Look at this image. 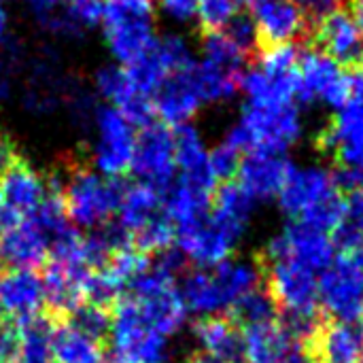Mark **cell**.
Listing matches in <instances>:
<instances>
[{"label": "cell", "instance_id": "obj_33", "mask_svg": "<svg viewBox=\"0 0 363 363\" xmlns=\"http://www.w3.org/2000/svg\"><path fill=\"white\" fill-rule=\"evenodd\" d=\"M123 291H125L123 285L115 277H111L106 270L89 272L81 285V296L85 304H91L111 313L117 306V302L123 298Z\"/></svg>", "mask_w": 363, "mask_h": 363}, {"label": "cell", "instance_id": "obj_47", "mask_svg": "<svg viewBox=\"0 0 363 363\" xmlns=\"http://www.w3.org/2000/svg\"><path fill=\"white\" fill-rule=\"evenodd\" d=\"M234 2L238 4V9L242 6V9H245L247 13H253V11H255V9H257L259 4H264L266 0H234Z\"/></svg>", "mask_w": 363, "mask_h": 363}, {"label": "cell", "instance_id": "obj_44", "mask_svg": "<svg viewBox=\"0 0 363 363\" xmlns=\"http://www.w3.org/2000/svg\"><path fill=\"white\" fill-rule=\"evenodd\" d=\"M349 6V15L355 19V23L359 26V30L363 32V0H345Z\"/></svg>", "mask_w": 363, "mask_h": 363}, {"label": "cell", "instance_id": "obj_12", "mask_svg": "<svg viewBox=\"0 0 363 363\" xmlns=\"http://www.w3.org/2000/svg\"><path fill=\"white\" fill-rule=\"evenodd\" d=\"M253 13L257 51L277 45H289L296 38H308L311 26L291 0H266Z\"/></svg>", "mask_w": 363, "mask_h": 363}, {"label": "cell", "instance_id": "obj_31", "mask_svg": "<svg viewBox=\"0 0 363 363\" xmlns=\"http://www.w3.org/2000/svg\"><path fill=\"white\" fill-rule=\"evenodd\" d=\"M332 242L342 255H351L363 245V187L345 191V211L332 232Z\"/></svg>", "mask_w": 363, "mask_h": 363}, {"label": "cell", "instance_id": "obj_28", "mask_svg": "<svg viewBox=\"0 0 363 363\" xmlns=\"http://www.w3.org/2000/svg\"><path fill=\"white\" fill-rule=\"evenodd\" d=\"M225 315L240 328H255L266 323H277L279 319V304L274 302L272 294L266 289V283L257 289H251L242 294L228 311Z\"/></svg>", "mask_w": 363, "mask_h": 363}, {"label": "cell", "instance_id": "obj_49", "mask_svg": "<svg viewBox=\"0 0 363 363\" xmlns=\"http://www.w3.org/2000/svg\"><path fill=\"white\" fill-rule=\"evenodd\" d=\"M185 363H213L202 351H196V353H189L187 357H185Z\"/></svg>", "mask_w": 363, "mask_h": 363}, {"label": "cell", "instance_id": "obj_42", "mask_svg": "<svg viewBox=\"0 0 363 363\" xmlns=\"http://www.w3.org/2000/svg\"><path fill=\"white\" fill-rule=\"evenodd\" d=\"M334 174H336V181H338V185H340L342 191L363 187V155L362 160H359V164L353 170H349V172H338L336 170Z\"/></svg>", "mask_w": 363, "mask_h": 363}, {"label": "cell", "instance_id": "obj_37", "mask_svg": "<svg viewBox=\"0 0 363 363\" xmlns=\"http://www.w3.org/2000/svg\"><path fill=\"white\" fill-rule=\"evenodd\" d=\"M240 151L230 143H221L213 151H208V168L217 183H228L238 174L240 168Z\"/></svg>", "mask_w": 363, "mask_h": 363}, {"label": "cell", "instance_id": "obj_24", "mask_svg": "<svg viewBox=\"0 0 363 363\" xmlns=\"http://www.w3.org/2000/svg\"><path fill=\"white\" fill-rule=\"evenodd\" d=\"M164 211V198L157 189H153L151 185L145 183H128L117 208L119 215V225L130 234V238L140 232L145 225H149L151 221H155L157 217H162Z\"/></svg>", "mask_w": 363, "mask_h": 363}, {"label": "cell", "instance_id": "obj_48", "mask_svg": "<svg viewBox=\"0 0 363 363\" xmlns=\"http://www.w3.org/2000/svg\"><path fill=\"white\" fill-rule=\"evenodd\" d=\"M9 77H6V70H4V66H0V98H4L6 94H9Z\"/></svg>", "mask_w": 363, "mask_h": 363}, {"label": "cell", "instance_id": "obj_7", "mask_svg": "<svg viewBox=\"0 0 363 363\" xmlns=\"http://www.w3.org/2000/svg\"><path fill=\"white\" fill-rule=\"evenodd\" d=\"M315 147L338 172L353 170L363 155V100H351L317 134Z\"/></svg>", "mask_w": 363, "mask_h": 363}, {"label": "cell", "instance_id": "obj_32", "mask_svg": "<svg viewBox=\"0 0 363 363\" xmlns=\"http://www.w3.org/2000/svg\"><path fill=\"white\" fill-rule=\"evenodd\" d=\"M66 325L77 330L81 336L89 338L96 342L102 351L111 345V334H113V313L85 304L81 302L74 311H70L64 319Z\"/></svg>", "mask_w": 363, "mask_h": 363}, {"label": "cell", "instance_id": "obj_13", "mask_svg": "<svg viewBox=\"0 0 363 363\" xmlns=\"http://www.w3.org/2000/svg\"><path fill=\"white\" fill-rule=\"evenodd\" d=\"M294 164L283 153L272 151H249L240 160L238 168V185L257 202L277 198L281 187L285 185Z\"/></svg>", "mask_w": 363, "mask_h": 363}, {"label": "cell", "instance_id": "obj_46", "mask_svg": "<svg viewBox=\"0 0 363 363\" xmlns=\"http://www.w3.org/2000/svg\"><path fill=\"white\" fill-rule=\"evenodd\" d=\"M349 259H351V264L355 266V270L359 272V277H362L363 281V245L357 249V251H353L351 255H347Z\"/></svg>", "mask_w": 363, "mask_h": 363}, {"label": "cell", "instance_id": "obj_21", "mask_svg": "<svg viewBox=\"0 0 363 363\" xmlns=\"http://www.w3.org/2000/svg\"><path fill=\"white\" fill-rule=\"evenodd\" d=\"M281 236H283L287 255H291L294 259H298L313 272H325L336 259V247L330 234L313 230L300 221L289 223L281 232Z\"/></svg>", "mask_w": 363, "mask_h": 363}, {"label": "cell", "instance_id": "obj_1", "mask_svg": "<svg viewBox=\"0 0 363 363\" xmlns=\"http://www.w3.org/2000/svg\"><path fill=\"white\" fill-rule=\"evenodd\" d=\"M128 181L121 177H102L87 168H72L66 181L51 179V189L64 200L68 219L74 228L96 230L117 213Z\"/></svg>", "mask_w": 363, "mask_h": 363}, {"label": "cell", "instance_id": "obj_43", "mask_svg": "<svg viewBox=\"0 0 363 363\" xmlns=\"http://www.w3.org/2000/svg\"><path fill=\"white\" fill-rule=\"evenodd\" d=\"M19 155L15 153V145L11 140V136L0 128V172H4Z\"/></svg>", "mask_w": 363, "mask_h": 363}, {"label": "cell", "instance_id": "obj_3", "mask_svg": "<svg viewBox=\"0 0 363 363\" xmlns=\"http://www.w3.org/2000/svg\"><path fill=\"white\" fill-rule=\"evenodd\" d=\"M100 21L106 45L119 66L136 62L157 38L151 0H104Z\"/></svg>", "mask_w": 363, "mask_h": 363}, {"label": "cell", "instance_id": "obj_17", "mask_svg": "<svg viewBox=\"0 0 363 363\" xmlns=\"http://www.w3.org/2000/svg\"><path fill=\"white\" fill-rule=\"evenodd\" d=\"M194 334L213 363H247L242 330L225 313L196 321Z\"/></svg>", "mask_w": 363, "mask_h": 363}, {"label": "cell", "instance_id": "obj_30", "mask_svg": "<svg viewBox=\"0 0 363 363\" xmlns=\"http://www.w3.org/2000/svg\"><path fill=\"white\" fill-rule=\"evenodd\" d=\"M51 353L57 363H100L102 349L81 336L66 323H55L51 330Z\"/></svg>", "mask_w": 363, "mask_h": 363}, {"label": "cell", "instance_id": "obj_14", "mask_svg": "<svg viewBox=\"0 0 363 363\" xmlns=\"http://www.w3.org/2000/svg\"><path fill=\"white\" fill-rule=\"evenodd\" d=\"M338 187L340 185L336 181V174L321 166H306V168L294 166V170L289 172L277 198H279L281 211L296 221L300 219L304 211H308L323 196H328L330 191Z\"/></svg>", "mask_w": 363, "mask_h": 363}, {"label": "cell", "instance_id": "obj_41", "mask_svg": "<svg viewBox=\"0 0 363 363\" xmlns=\"http://www.w3.org/2000/svg\"><path fill=\"white\" fill-rule=\"evenodd\" d=\"M157 4L166 17L179 23H185L191 17H196V9H198V0H157Z\"/></svg>", "mask_w": 363, "mask_h": 363}, {"label": "cell", "instance_id": "obj_23", "mask_svg": "<svg viewBox=\"0 0 363 363\" xmlns=\"http://www.w3.org/2000/svg\"><path fill=\"white\" fill-rule=\"evenodd\" d=\"M253 211H255V200L236 181L221 183V187L215 189V194H213L211 217L236 242L245 234V230L253 217Z\"/></svg>", "mask_w": 363, "mask_h": 363}, {"label": "cell", "instance_id": "obj_38", "mask_svg": "<svg viewBox=\"0 0 363 363\" xmlns=\"http://www.w3.org/2000/svg\"><path fill=\"white\" fill-rule=\"evenodd\" d=\"M223 34L245 53L251 55L257 51V34H255V23L251 13H236L234 19L223 28Z\"/></svg>", "mask_w": 363, "mask_h": 363}, {"label": "cell", "instance_id": "obj_6", "mask_svg": "<svg viewBox=\"0 0 363 363\" xmlns=\"http://www.w3.org/2000/svg\"><path fill=\"white\" fill-rule=\"evenodd\" d=\"M96 143L94 166L102 177H121L130 170L136 128L115 106H98L94 113Z\"/></svg>", "mask_w": 363, "mask_h": 363}, {"label": "cell", "instance_id": "obj_2", "mask_svg": "<svg viewBox=\"0 0 363 363\" xmlns=\"http://www.w3.org/2000/svg\"><path fill=\"white\" fill-rule=\"evenodd\" d=\"M302 136V119L298 104L285 106H251L245 104L238 123L228 132L225 143L240 153L272 151L285 153Z\"/></svg>", "mask_w": 363, "mask_h": 363}, {"label": "cell", "instance_id": "obj_51", "mask_svg": "<svg viewBox=\"0 0 363 363\" xmlns=\"http://www.w3.org/2000/svg\"><path fill=\"white\" fill-rule=\"evenodd\" d=\"M357 363H363V353H362V357H359V362H357Z\"/></svg>", "mask_w": 363, "mask_h": 363}, {"label": "cell", "instance_id": "obj_50", "mask_svg": "<svg viewBox=\"0 0 363 363\" xmlns=\"http://www.w3.org/2000/svg\"><path fill=\"white\" fill-rule=\"evenodd\" d=\"M4 30H6V11H4V6L0 2V36L4 34Z\"/></svg>", "mask_w": 363, "mask_h": 363}, {"label": "cell", "instance_id": "obj_4", "mask_svg": "<svg viewBox=\"0 0 363 363\" xmlns=\"http://www.w3.org/2000/svg\"><path fill=\"white\" fill-rule=\"evenodd\" d=\"M106 349L123 363L164 362V336L143 319L136 300L125 294L113 308V334Z\"/></svg>", "mask_w": 363, "mask_h": 363}, {"label": "cell", "instance_id": "obj_8", "mask_svg": "<svg viewBox=\"0 0 363 363\" xmlns=\"http://www.w3.org/2000/svg\"><path fill=\"white\" fill-rule=\"evenodd\" d=\"M319 306L332 321L359 323L363 313V281L347 255L321 272Z\"/></svg>", "mask_w": 363, "mask_h": 363}, {"label": "cell", "instance_id": "obj_45", "mask_svg": "<svg viewBox=\"0 0 363 363\" xmlns=\"http://www.w3.org/2000/svg\"><path fill=\"white\" fill-rule=\"evenodd\" d=\"M28 2L34 6V11H36V13L47 15V13H51V11L55 9V4H57L60 0H28Z\"/></svg>", "mask_w": 363, "mask_h": 363}, {"label": "cell", "instance_id": "obj_34", "mask_svg": "<svg viewBox=\"0 0 363 363\" xmlns=\"http://www.w3.org/2000/svg\"><path fill=\"white\" fill-rule=\"evenodd\" d=\"M202 51L204 60L219 64L230 70L245 72V62L249 55H245L223 32H213V34H202Z\"/></svg>", "mask_w": 363, "mask_h": 363}, {"label": "cell", "instance_id": "obj_15", "mask_svg": "<svg viewBox=\"0 0 363 363\" xmlns=\"http://www.w3.org/2000/svg\"><path fill=\"white\" fill-rule=\"evenodd\" d=\"M49 259V242L30 217L0 234V270H36Z\"/></svg>", "mask_w": 363, "mask_h": 363}, {"label": "cell", "instance_id": "obj_39", "mask_svg": "<svg viewBox=\"0 0 363 363\" xmlns=\"http://www.w3.org/2000/svg\"><path fill=\"white\" fill-rule=\"evenodd\" d=\"M102 6H104V0H68L66 11L83 30H87L100 21Z\"/></svg>", "mask_w": 363, "mask_h": 363}, {"label": "cell", "instance_id": "obj_9", "mask_svg": "<svg viewBox=\"0 0 363 363\" xmlns=\"http://www.w3.org/2000/svg\"><path fill=\"white\" fill-rule=\"evenodd\" d=\"M306 43L349 70L363 66V32L347 11H332L308 32Z\"/></svg>", "mask_w": 363, "mask_h": 363}, {"label": "cell", "instance_id": "obj_40", "mask_svg": "<svg viewBox=\"0 0 363 363\" xmlns=\"http://www.w3.org/2000/svg\"><path fill=\"white\" fill-rule=\"evenodd\" d=\"M291 2L300 9V13L306 17L308 26L313 28L325 15H330L332 11H336L342 0H291Z\"/></svg>", "mask_w": 363, "mask_h": 363}, {"label": "cell", "instance_id": "obj_29", "mask_svg": "<svg viewBox=\"0 0 363 363\" xmlns=\"http://www.w3.org/2000/svg\"><path fill=\"white\" fill-rule=\"evenodd\" d=\"M19 325V355L15 363H53L51 353V330L53 323L40 311L28 319L17 321Z\"/></svg>", "mask_w": 363, "mask_h": 363}, {"label": "cell", "instance_id": "obj_19", "mask_svg": "<svg viewBox=\"0 0 363 363\" xmlns=\"http://www.w3.org/2000/svg\"><path fill=\"white\" fill-rule=\"evenodd\" d=\"M47 196L45 181L28 166L23 157H17L4 172H0V202L30 217Z\"/></svg>", "mask_w": 363, "mask_h": 363}, {"label": "cell", "instance_id": "obj_18", "mask_svg": "<svg viewBox=\"0 0 363 363\" xmlns=\"http://www.w3.org/2000/svg\"><path fill=\"white\" fill-rule=\"evenodd\" d=\"M172 136H174V162H177V170H181L177 177L198 189L213 194L217 181L208 168V151L204 147L198 128L185 123L174 128Z\"/></svg>", "mask_w": 363, "mask_h": 363}, {"label": "cell", "instance_id": "obj_52", "mask_svg": "<svg viewBox=\"0 0 363 363\" xmlns=\"http://www.w3.org/2000/svg\"><path fill=\"white\" fill-rule=\"evenodd\" d=\"M0 363H4V362H0Z\"/></svg>", "mask_w": 363, "mask_h": 363}, {"label": "cell", "instance_id": "obj_22", "mask_svg": "<svg viewBox=\"0 0 363 363\" xmlns=\"http://www.w3.org/2000/svg\"><path fill=\"white\" fill-rule=\"evenodd\" d=\"M340 66L330 60L319 49L311 47L304 53L298 55V68H296V102L300 104H313L315 100H321L323 91L340 77Z\"/></svg>", "mask_w": 363, "mask_h": 363}, {"label": "cell", "instance_id": "obj_26", "mask_svg": "<svg viewBox=\"0 0 363 363\" xmlns=\"http://www.w3.org/2000/svg\"><path fill=\"white\" fill-rule=\"evenodd\" d=\"M134 300L138 304V311H140L143 319L157 334H162L164 338L179 332V328L185 323L187 308L183 304V298L179 294L177 285L168 287V289H162L157 294L145 296V298H134Z\"/></svg>", "mask_w": 363, "mask_h": 363}, {"label": "cell", "instance_id": "obj_16", "mask_svg": "<svg viewBox=\"0 0 363 363\" xmlns=\"http://www.w3.org/2000/svg\"><path fill=\"white\" fill-rule=\"evenodd\" d=\"M43 281L34 270H0V315L15 323L43 311Z\"/></svg>", "mask_w": 363, "mask_h": 363}, {"label": "cell", "instance_id": "obj_11", "mask_svg": "<svg viewBox=\"0 0 363 363\" xmlns=\"http://www.w3.org/2000/svg\"><path fill=\"white\" fill-rule=\"evenodd\" d=\"M174 240L189 264L198 268H213L221 264L236 245V240L213 221L211 213L196 223L174 228Z\"/></svg>", "mask_w": 363, "mask_h": 363}, {"label": "cell", "instance_id": "obj_20", "mask_svg": "<svg viewBox=\"0 0 363 363\" xmlns=\"http://www.w3.org/2000/svg\"><path fill=\"white\" fill-rule=\"evenodd\" d=\"M306 347L317 363H357L363 353V332L355 323L328 319Z\"/></svg>", "mask_w": 363, "mask_h": 363}, {"label": "cell", "instance_id": "obj_35", "mask_svg": "<svg viewBox=\"0 0 363 363\" xmlns=\"http://www.w3.org/2000/svg\"><path fill=\"white\" fill-rule=\"evenodd\" d=\"M238 13V4L234 0H198L196 17L202 34L223 32V28Z\"/></svg>", "mask_w": 363, "mask_h": 363}, {"label": "cell", "instance_id": "obj_27", "mask_svg": "<svg viewBox=\"0 0 363 363\" xmlns=\"http://www.w3.org/2000/svg\"><path fill=\"white\" fill-rule=\"evenodd\" d=\"M245 336V359L247 363H283L294 340L279 323H266L242 330Z\"/></svg>", "mask_w": 363, "mask_h": 363}, {"label": "cell", "instance_id": "obj_25", "mask_svg": "<svg viewBox=\"0 0 363 363\" xmlns=\"http://www.w3.org/2000/svg\"><path fill=\"white\" fill-rule=\"evenodd\" d=\"M240 89L251 106H285L296 104V74L270 77L257 66L249 68L240 77Z\"/></svg>", "mask_w": 363, "mask_h": 363}, {"label": "cell", "instance_id": "obj_10", "mask_svg": "<svg viewBox=\"0 0 363 363\" xmlns=\"http://www.w3.org/2000/svg\"><path fill=\"white\" fill-rule=\"evenodd\" d=\"M194 66H196V60L189 66L168 74L151 98L155 115L168 128L170 125L179 128V125L189 123L196 117V113L204 106Z\"/></svg>", "mask_w": 363, "mask_h": 363}, {"label": "cell", "instance_id": "obj_5", "mask_svg": "<svg viewBox=\"0 0 363 363\" xmlns=\"http://www.w3.org/2000/svg\"><path fill=\"white\" fill-rule=\"evenodd\" d=\"M130 172L138 183L151 185L162 196L177 179L174 136L172 130L160 121H151L136 132Z\"/></svg>", "mask_w": 363, "mask_h": 363}, {"label": "cell", "instance_id": "obj_36", "mask_svg": "<svg viewBox=\"0 0 363 363\" xmlns=\"http://www.w3.org/2000/svg\"><path fill=\"white\" fill-rule=\"evenodd\" d=\"M298 47L296 45H277L257 51V68L270 77H291L298 68Z\"/></svg>", "mask_w": 363, "mask_h": 363}]
</instances>
